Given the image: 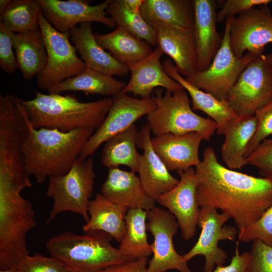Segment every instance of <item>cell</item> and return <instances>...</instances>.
<instances>
[{
    "label": "cell",
    "instance_id": "obj_3",
    "mask_svg": "<svg viewBox=\"0 0 272 272\" xmlns=\"http://www.w3.org/2000/svg\"><path fill=\"white\" fill-rule=\"evenodd\" d=\"M30 100L18 98L32 126L69 132L79 128L97 129L112 103V97L81 102L73 94H45L34 91Z\"/></svg>",
    "mask_w": 272,
    "mask_h": 272
},
{
    "label": "cell",
    "instance_id": "obj_40",
    "mask_svg": "<svg viewBox=\"0 0 272 272\" xmlns=\"http://www.w3.org/2000/svg\"><path fill=\"white\" fill-rule=\"evenodd\" d=\"M13 49L11 31L0 21V66L9 74H13L18 68Z\"/></svg>",
    "mask_w": 272,
    "mask_h": 272
},
{
    "label": "cell",
    "instance_id": "obj_14",
    "mask_svg": "<svg viewBox=\"0 0 272 272\" xmlns=\"http://www.w3.org/2000/svg\"><path fill=\"white\" fill-rule=\"evenodd\" d=\"M231 49L238 58L249 52L262 54L272 43V14L267 5L252 8L232 17L230 27Z\"/></svg>",
    "mask_w": 272,
    "mask_h": 272
},
{
    "label": "cell",
    "instance_id": "obj_6",
    "mask_svg": "<svg viewBox=\"0 0 272 272\" xmlns=\"http://www.w3.org/2000/svg\"><path fill=\"white\" fill-rule=\"evenodd\" d=\"M31 202L18 191L0 190V269L29 255L26 235L36 225Z\"/></svg>",
    "mask_w": 272,
    "mask_h": 272
},
{
    "label": "cell",
    "instance_id": "obj_46",
    "mask_svg": "<svg viewBox=\"0 0 272 272\" xmlns=\"http://www.w3.org/2000/svg\"><path fill=\"white\" fill-rule=\"evenodd\" d=\"M267 58L272 64V52L268 53L266 55Z\"/></svg>",
    "mask_w": 272,
    "mask_h": 272
},
{
    "label": "cell",
    "instance_id": "obj_47",
    "mask_svg": "<svg viewBox=\"0 0 272 272\" xmlns=\"http://www.w3.org/2000/svg\"><path fill=\"white\" fill-rule=\"evenodd\" d=\"M67 272H74V271H67Z\"/></svg>",
    "mask_w": 272,
    "mask_h": 272
},
{
    "label": "cell",
    "instance_id": "obj_1",
    "mask_svg": "<svg viewBox=\"0 0 272 272\" xmlns=\"http://www.w3.org/2000/svg\"><path fill=\"white\" fill-rule=\"evenodd\" d=\"M195 172L199 207L220 209L238 231L257 221L272 205V176L256 177L226 167L211 147L205 149Z\"/></svg>",
    "mask_w": 272,
    "mask_h": 272
},
{
    "label": "cell",
    "instance_id": "obj_22",
    "mask_svg": "<svg viewBox=\"0 0 272 272\" xmlns=\"http://www.w3.org/2000/svg\"><path fill=\"white\" fill-rule=\"evenodd\" d=\"M101 193L111 202L128 209L148 211L155 207L156 201L147 194L135 172L118 167L108 169Z\"/></svg>",
    "mask_w": 272,
    "mask_h": 272
},
{
    "label": "cell",
    "instance_id": "obj_26",
    "mask_svg": "<svg viewBox=\"0 0 272 272\" xmlns=\"http://www.w3.org/2000/svg\"><path fill=\"white\" fill-rule=\"evenodd\" d=\"M128 210L98 193L89 203L88 212L90 219L83 226V231H102L120 242L126 231L124 218Z\"/></svg>",
    "mask_w": 272,
    "mask_h": 272
},
{
    "label": "cell",
    "instance_id": "obj_5",
    "mask_svg": "<svg viewBox=\"0 0 272 272\" xmlns=\"http://www.w3.org/2000/svg\"><path fill=\"white\" fill-rule=\"evenodd\" d=\"M156 107L147 115L148 125L155 136L171 133L176 134L191 132L200 133L209 141L217 125L212 119L195 113L190 105L187 92L181 89L174 92L156 89L151 97Z\"/></svg>",
    "mask_w": 272,
    "mask_h": 272
},
{
    "label": "cell",
    "instance_id": "obj_30",
    "mask_svg": "<svg viewBox=\"0 0 272 272\" xmlns=\"http://www.w3.org/2000/svg\"><path fill=\"white\" fill-rule=\"evenodd\" d=\"M126 84L113 76L87 67L77 76L66 79L51 87L50 94H60L66 91H80L86 95L111 96L122 91Z\"/></svg>",
    "mask_w": 272,
    "mask_h": 272
},
{
    "label": "cell",
    "instance_id": "obj_31",
    "mask_svg": "<svg viewBox=\"0 0 272 272\" xmlns=\"http://www.w3.org/2000/svg\"><path fill=\"white\" fill-rule=\"evenodd\" d=\"M142 4L141 0H110L106 11L116 26L156 46L158 45L156 33L142 16Z\"/></svg>",
    "mask_w": 272,
    "mask_h": 272
},
{
    "label": "cell",
    "instance_id": "obj_29",
    "mask_svg": "<svg viewBox=\"0 0 272 272\" xmlns=\"http://www.w3.org/2000/svg\"><path fill=\"white\" fill-rule=\"evenodd\" d=\"M140 12L149 24L160 23L193 29L194 0H144Z\"/></svg>",
    "mask_w": 272,
    "mask_h": 272
},
{
    "label": "cell",
    "instance_id": "obj_9",
    "mask_svg": "<svg viewBox=\"0 0 272 272\" xmlns=\"http://www.w3.org/2000/svg\"><path fill=\"white\" fill-rule=\"evenodd\" d=\"M232 17L225 20L222 44L210 66L202 72H196L185 78L191 84L219 100L226 99L240 74L258 56L249 52H246L240 58L235 55L230 43Z\"/></svg>",
    "mask_w": 272,
    "mask_h": 272
},
{
    "label": "cell",
    "instance_id": "obj_23",
    "mask_svg": "<svg viewBox=\"0 0 272 272\" xmlns=\"http://www.w3.org/2000/svg\"><path fill=\"white\" fill-rule=\"evenodd\" d=\"M81 59L87 67L111 76H125L128 67L107 52L96 41L92 32V23L85 22L69 31Z\"/></svg>",
    "mask_w": 272,
    "mask_h": 272
},
{
    "label": "cell",
    "instance_id": "obj_11",
    "mask_svg": "<svg viewBox=\"0 0 272 272\" xmlns=\"http://www.w3.org/2000/svg\"><path fill=\"white\" fill-rule=\"evenodd\" d=\"M112 103L101 125L85 144L79 158L86 159L111 138L123 132L156 107L153 99L135 98L122 91L112 96Z\"/></svg>",
    "mask_w": 272,
    "mask_h": 272
},
{
    "label": "cell",
    "instance_id": "obj_42",
    "mask_svg": "<svg viewBox=\"0 0 272 272\" xmlns=\"http://www.w3.org/2000/svg\"><path fill=\"white\" fill-rule=\"evenodd\" d=\"M239 242L236 243L235 254L230 263L227 266L219 265L212 272H249L250 254L249 252L240 254L238 247Z\"/></svg>",
    "mask_w": 272,
    "mask_h": 272
},
{
    "label": "cell",
    "instance_id": "obj_19",
    "mask_svg": "<svg viewBox=\"0 0 272 272\" xmlns=\"http://www.w3.org/2000/svg\"><path fill=\"white\" fill-rule=\"evenodd\" d=\"M150 25L156 31L158 46L173 59L178 72L185 78L196 72L193 29L160 23Z\"/></svg>",
    "mask_w": 272,
    "mask_h": 272
},
{
    "label": "cell",
    "instance_id": "obj_16",
    "mask_svg": "<svg viewBox=\"0 0 272 272\" xmlns=\"http://www.w3.org/2000/svg\"><path fill=\"white\" fill-rule=\"evenodd\" d=\"M177 172L180 177L177 184L161 195L157 201L174 216L182 237L189 240L195 234L200 209L196 195L195 172L192 167Z\"/></svg>",
    "mask_w": 272,
    "mask_h": 272
},
{
    "label": "cell",
    "instance_id": "obj_39",
    "mask_svg": "<svg viewBox=\"0 0 272 272\" xmlns=\"http://www.w3.org/2000/svg\"><path fill=\"white\" fill-rule=\"evenodd\" d=\"M247 161L264 176H272V138L263 140L247 157Z\"/></svg>",
    "mask_w": 272,
    "mask_h": 272
},
{
    "label": "cell",
    "instance_id": "obj_45",
    "mask_svg": "<svg viewBox=\"0 0 272 272\" xmlns=\"http://www.w3.org/2000/svg\"><path fill=\"white\" fill-rule=\"evenodd\" d=\"M0 272H20L19 269L16 267L11 268L0 269Z\"/></svg>",
    "mask_w": 272,
    "mask_h": 272
},
{
    "label": "cell",
    "instance_id": "obj_43",
    "mask_svg": "<svg viewBox=\"0 0 272 272\" xmlns=\"http://www.w3.org/2000/svg\"><path fill=\"white\" fill-rule=\"evenodd\" d=\"M147 257H142L111 265L98 272H147Z\"/></svg>",
    "mask_w": 272,
    "mask_h": 272
},
{
    "label": "cell",
    "instance_id": "obj_34",
    "mask_svg": "<svg viewBox=\"0 0 272 272\" xmlns=\"http://www.w3.org/2000/svg\"><path fill=\"white\" fill-rule=\"evenodd\" d=\"M41 13L39 0H11L0 13V21L16 33L38 30V19Z\"/></svg>",
    "mask_w": 272,
    "mask_h": 272
},
{
    "label": "cell",
    "instance_id": "obj_2",
    "mask_svg": "<svg viewBox=\"0 0 272 272\" xmlns=\"http://www.w3.org/2000/svg\"><path fill=\"white\" fill-rule=\"evenodd\" d=\"M15 103L26 120L28 132L23 146L26 168L38 183L47 178L67 173L85 144L94 132L91 127L79 128L69 132L55 129L34 128L16 97Z\"/></svg>",
    "mask_w": 272,
    "mask_h": 272
},
{
    "label": "cell",
    "instance_id": "obj_21",
    "mask_svg": "<svg viewBox=\"0 0 272 272\" xmlns=\"http://www.w3.org/2000/svg\"><path fill=\"white\" fill-rule=\"evenodd\" d=\"M163 53L158 46L145 59L127 65L130 78L122 92L132 93L141 98H149L157 88L163 87L172 92L182 89L164 70L160 61Z\"/></svg>",
    "mask_w": 272,
    "mask_h": 272
},
{
    "label": "cell",
    "instance_id": "obj_20",
    "mask_svg": "<svg viewBox=\"0 0 272 272\" xmlns=\"http://www.w3.org/2000/svg\"><path fill=\"white\" fill-rule=\"evenodd\" d=\"M151 140V130L147 124L139 131L137 146L144 151L140 159L139 177L148 196L157 201L160 196L174 187L179 180L170 173L154 150Z\"/></svg>",
    "mask_w": 272,
    "mask_h": 272
},
{
    "label": "cell",
    "instance_id": "obj_7",
    "mask_svg": "<svg viewBox=\"0 0 272 272\" xmlns=\"http://www.w3.org/2000/svg\"><path fill=\"white\" fill-rule=\"evenodd\" d=\"M95 178L92 157L86 159L78 158L67 173L50 177L45 194L52 199L53 203L47 224L64 212L78 214L86 223L88 222V208Z\"/></svg>",
    "mask_w": 272,
    "mask_h": 272
},
{
    "label": "cell",
    "instance_id": "obj_4",
    "mask_svg": "<svg viewBox=\"0 0 272 272\" xmlns=\"http://www.w3.org/2000/svg\"><path fill=\"white\" fill-rule=\"evenodd\" d=\"M85 233H61L49 238L46 247L51 256L74 272H98L132 260L111 244L113 238L109 234L99 230Z\"/></svg>",
    "mask_w": 272,
    "mask_h": 272
},
{
    "label": "cell",
    "instance_id": "obj_25",
    "mask_svg": "<svg viewBox=\"0 0 272 272\" xmlns=\"http://www.w3.org/2000/svg\"><path fill=\"white\" fill-rule=\"evenodd\" d=\"M257 126L255 115H238L227 123L222 133L225 139L221 150L222 160L227 168L240 169L248 164L246 151Z\"/></svg>",
    "mask_w": 272,
    "mask_h": 272
},
{
    "label": "cell",
    "instance_id": "obj_27",
    "mask_svg": "<svg viewBox=\"0 0 272 272\" xmlns=\"http://www.w3.org/2000/svg\"><path fill=\"white\" fill-rule=\"evenodd\" d=\"M11 36L18 68L25 79L31 80L41 72L47 61V52L40 29L20 33L11 31Z\"/></svg>",
    "mask_w": 272,
    "mask_h": 272
},
{
    "label": "cell",
    "instance_id": "obj_44",
    "mask_svg": "<svg viewBox=\"0 0 272 272\" xmlns=\"http://www.w3.org/2000/svg\"><path fill=\"white\" fill-rule=\"evenodd\" d=\"M11 0H1L0 1V13H2L8 6Z\"/></svg>",
    "mask_w": 272,
    "mask_h": 272
},
{
    "label": "cell",
    "instance_id": "obj_10",
    "mask_svg": "<svg viewBox=\"0 0 272 272\" xmlns=\"http://www.w3.org/2000/svg\"><path fill=\"white\" fill-rule=\"evenodd\" d=\"M226 100L238 115H254L272 101V64L266 55L257 56L242 72Z\"/></svg>",
    "mask_w": 272,
    "mask_h": 272
},
{
    "label": "cell",
    "instance_id": "obj_37",
    "mask_svg": "<svg viewBox=\"0 0 272 272\" xmlns=\"http://www.w3.org/2000/svg\"><path fill=\"white\" fill-rule=\"evenodd\" d=\"M254 115L257 126L254 136L247 146L246 157L263 140L272 135V101L257 110Z\"/></svg>",
    "mask_w": 272,
    "mask_h": 272
},
{
    "label": "cell",
    "instance_id": "obj_38",
    "mask_svg": "<svg viewBox=\"0 0 272 272\" xmlns=\"http://www.w3.org/2000/svg\"><path fill=\"white\" fill-rule=\"evenodd\" d=\"M249 272H272V247L259 239L252 240Z\"/></svg>",
    "mask_w": 272,
    "mask_h": 272
},
{
    "label": "cell",
    "instance_id": "obj_12",
    "mask_svg": "<svg viewBox=\"0 0 272 272\" xmlns=\"http://www.w3.org/2000/svg\"><path fill=\"white\" fill-rule=\"evenodd\" d=\"M147 230L154 237L151 244L153 255L147 272H165L171 269L192 272L187 261L174 246L173 237L179 227L174 216L168 211L155 206L147 211Z\"/></svg>",
    "mask_w": 272,
    "mask_h": 272
},
{
    "label": "cell",
    "instance_id": "obj_41",
    "mask_svg": "<svg viewBox=\"0 0 272 272\" xmlns=\"http://www.w3.org/2000/svg\"><path fill=\"white\" fill-rule=\"evenodd\" d=\"M270 0H227L222 3L221 9L217 13V22L221 23L227 18L238 15L255 6L267 5Z\"/></svg>",
    "mask_w": 272,
    "mask_h": 272
},
{
    "label": "cell",
    "instance_id": "obj_13",
    "mask_svg": "<svg viewBox=\"0 0 272 272\" xmlns=\"http://www.w3.org/2000/svg\"><path fill=\"white\" fill-rule=\"evenodd\" d=\"M229 219L228 215L219 213L215 208H200L197 225L201 228V232L193 247L183 255L185 259L188 261L196 255L203 256V272H212L215 265H223L228 256L218 246V243L224 240L235 241L238 233L237 228L223 226Z\"/></svg>",
    "mask_w": 272,
    "mask_h": 272
},
{
    "label": "cell",
    "instance_id": "obj_18",
    "mask_svg": "<svg viewBox=\"0 0 272 272\" xmlns=\"http://www.w3.org/2000/svg\"><path fill=\"white\" fill-rule=\"evenodd\" d=\"M203 136L197 132L171 133L151 138L152 147L169 171H183L197 166L198 150Z\"/></svg>",
    "mask_w": 272,
    "mask_h": 272
},
{
    "label": "cell",
    "instance_id": "obj_32",
    "mask_svg": "<svg viewBox=\"0 0 272 272\" xmlns=\"http://www.w3.org/2000/svg\"><path fill=\"white\" fill-rule=\"evenodd\" d=\"M139 131L135 124L109 139L102 151L101 164L108 169L124 165L138 172L141 154L136 148Z\"/></svg>",
    "mask_w": 272,
    "mask_h": 272
},
{
    "label": "cell",
    "instance_id": "obj_33",
    "mask_svg": "<svg viewBox=\"0 0 272 272\" xmlns=\"http://www.w3.org/2000/svg\"><path fill=\"white\" fill-rule=\"evenodd\" d=\"M147 216V211L140 208L128 209L125 215L126 231L118 248L132 259L147 257L152 253L148 241Z\"/></svg>",
    "mask_w": 272,
    "mask_h": 272
},
{
    "label": "cell",
    "instance_id": "obj_35",
    "mask_svg": "<svg viewBox=\"0 0 272 272\" xmlns=\"http://www.w3.org/2000/svg\"><path fill=\"white\" fill-rule=\"evenodd\" d=\"M256 239L272 247V205L257 221L238 231V242Z\"/></svg>",
    "mask_w": 272,
    "mask_h": 272
},
{
    "label": "cell",
    "instance_id": "obj_36",
    "mask_svg": "<svg viewBox=\"0 0 272 272\" xmlns=\"http://www.w3.org/2000/svg\"><path fill=\"white\" fill-rule=\"evenodd\" d=\"M20 272H67L68 270L59 260L39 253L23 258L17 267Z\"/></svg>",
    "mask_w": 272,
    "mask_h": 272
},
{
    "label": "cell",
    "instance_id": "obj_28",
    "mask_svg": "<svg viewBox=\"0 0 272 272\" xmlns=\"http://www.w3.org/2000/svg\"><path fill=\"white\" fill-rule=\"evenodd\" d=\"M94 36L101 47L126 66L145 59L153 51L148 43L120 26H116L110 33H95Z\"/></svg>",
    "mask_w": 272,
    "mask_h": 272
},
{
    "label": "cell",
    "instance_id": "obj_17",
    "mask_svg": "<svg viewBox=\"0 0 272 272\" xmlns=\"http://www.w3.org/2000/svg\"><path fill=\"white\" fill-rule=\"evenodd\" d=\"M216 0H194L193 33L196 54V71L202 72L211 64L223 40L216 28Z\"/></svg>",
    "mask_w": 272,
    "mask_h": 272
},
{
    "label": "cell",
    "instance_id": "obj_24",
    "mask_svg": "<svg viewBox=\"0 0 272 272\" xmlns=\"http://www.w3.org/2000/svg\"><path fill=\"white\" fill-rule=\"evenodd\" d=\"M164 70L189 94L193 110H200L210 116L217 125V132L222 134L227 123L238 116L226 100H219L186 80L169 59L162 63Z\"/></svg>",
    "mask_w": 272,
    "mask_h": 272
},
{
    "label": "cell",
    "instance_id": "obj_15",
    "mask_svg": "<svg viewBox=\"0 0 272 272\" xmlns=\"http://www.w3.org/2000/svg\"><path fill=\"white\" fill-rule=\"evenodd\" d=\"M109 1L91 6L90 2L84 0H39L46 19L60 32H69L77 24L85 22H96L115 28V23L106 16Z\"/></svg>",
    "mask_w": 272,
    "mask_h": 272
},
{
    "label": "cell",
    "instance_id": "obj_8",
    "mask_svg": "<svg viewBox=\"0 0 272 272\" xmlns=\"http://www.w3.org/2000/svg\"><path fill=\"white\" fill-rule=\"evenodd\" d=\"M38 24L45 43L47 61L43 69L37 76V85L40 89L48 90L77 76L87 66L78 57L75 47L71 43L69 32L57 31L42 13L39 15Z\"/></svg>",
    "mask_w": 272,
    "mask_h": 272
}]
</instances>
